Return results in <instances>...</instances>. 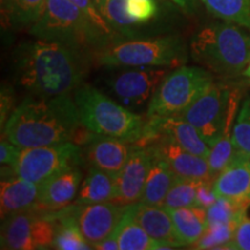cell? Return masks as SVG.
Wrapping results in <instances>:
<instances>
[{
	"label": "cell",
	"mask_w": 250,
	"mask_h": 250,
	"mask_svg": "<svg viewBox=\"0 0 250 250\" xmlns=\"http://www.w3.org/2000/svg\"><path fill=\"white\" fill-rule=\"evenodd\" d=\"M232 140L237 154L250 158V95L243 101L232 130Z\"/></svg>",
	"instance_id": "33"
},
{
	"label": "cell",
	"mask_w": 250,
	"mask_h": 250,
	"mask_svg": "<svg viewBox=\"0 0 250 250\" xmlns=\"http://www.w3.org/2000/svg\"><path fill=\"white\" fill-rule=\"evenodd\" d=\"M40 214L36 208L18 212L2 219L1 249L33 250L35 247V223Z\"/></svg>",
	"instance_id": "18"
},
{
	"label": "cell",
	"mask_w": 250,
	"mask_h": 250,
	"mask_svg": "<svg viewBox=\"0 0 250 250\" xmlns=\"http://www.w3.org/2000/svg\"><path fill=\"white\" fill-rule=\"evenodd\" d=\"M81 124L74 99L30 95L5 124V136L19 147H39L71 142Z\"/></svg>",
	"instance_id": "2"
},
{
	"label": "cell",
	"mask_w": 250,
	"mask_h": 250,
	"mask_svg": "<svg viewBox=\"0 0 250 250\" xmlns=\"http://www.w3.org/2000/svg\"><path fill=\"white\" fill-rule=\"evenodd\" d=\"M144 147H148L161 156L169 165L177 177L191 180H202L213 182L210 173L208 159L186 151L180 145L166 138L152 140Z\"/></svg>",
	"instance_id": "14"
},
{
	"label": "cell",
	"mask_w": 250,
	"mask_h": 250,
	"mask_svg": "<svg viewBox=\"0 0 250 250\" xmlns=\"http://www.w3.org/2000/svg\"><path fill=\"white\" fill-rule=\"evenodd\" d=\"M243 76L247 77L250 80V62H249L248 66H247V68L245 70V72H243Z\"/></svg>",
	"instance_id": "42"
},
{
	"label": "cell",
	"mask_w": 250,
	"mask_h": 250,
	"mask_svg": "<svg viewBox=\"0 0 250 250\" xmlns=\"http://www.w3.org/2000/svg\"><path fill=\"white\" fill-rule=\"evenodd\" d=\"M127 205L118 203L102 202L93 204H71L67 206V213L74 219L81 234L90 246L110 236L115 232L122 218L124 217Z\"/></svg>",
	"instance_id": "10"
},
{
	"label": "cell",
	"mask_w": 250,
	"mask_h": 250,
	"mask_svg": "<svg viewBox=\"0 0 250 250\" xmlns=\"http://www.w3.org/2000/svg\"><path fill=\"white\" fill-rule=\"evenodd\" d=\"M218 198L250 204V158L239 156L213 182Z\"/></svg>",
	"instance_id": "20"
},
{
	"label": "cell",
	"mask_w": 250,
	"mask_h": 250,
	"mask_svg": "<svg viewBox=\"0 0 250 250\" xmlns=\"http://www.w3.org/2000/svg\"><path fill=\"white\" fill-rule=\"evenodd\" d=\"M217 199L218 197L215 196L214 190H213V182L204 181V182L199 186L198 190H197V197H196L197 206L208 210L211 205L214 204V202L217 201Z\"/></svg>",
	"instance_id": "37"
},
{
	"label": "cell",
	"mask_w": 250,
	"mask_h": 250,
	"mask_svg": "<svg viewBox=\"0 0 250 250\" xmlns=\"http://www.w3.org/2000/svg\"><path fill=\"white\" fill-rule=\"evenodd\" d=\"M73 99L81 123L93 132L133 144L143 137L146 121L98 88L83 83L74 90Z\"/></svg>",
	"instance_id": "5"
},
{
	"label": "cell",
	"mask_w": 250,
	"mask_h": 250,
	"mask_svg": "<svg viewBox=\"0 0 250 250\" xmlns=\"http://www.w3.org/2000/svg\"><path fill=\"white\" fill-rule=\"evenodd\" d=\"M103 66H167L180 67L188 61L183 39L177 35L147 40L114 42L94 54Z\"/></svg>",
	"instance_id": "6"
},
{
	"label": "cell",
	"mask_w": 250,
	"mask_h": 250,
	"mask_svg": "<svg viewBox=\"0 0 250 250\" xmlns=\"http://www.w3.org/2000/svg\"><path fill=\"white\" fill-rule=\"evenodd\" d=\"M83 183V171L79 167L66 169L40 184V195L36 208L56 212L74 203Z\"/></svg>",
	"instance_id": "15"
},
{
	"label": "cell",
	"mask_w": 250,
	"mask_h": 250,
	"mask_svg": "<svg viewBox=\"0 0 250 250\" xmlns=\"http://www.w3.org/2000/svg\"><path fill=\"white\" fill-rule=\"evenodd\" d=\"M149 152L152 154L151 168H149L148 176L146 180L140 202L146 203V204L162 206L166 196L173 186L174 181L176 180V175L173 173L169 165L161 156H159L152 149H149Z\"/></svg>",
	"instance_id": "22"
},
{
	"label": "cell",
	"mask_w": 250,
	"mask_h": 250,
	"mask_svg": "<svg viewBox=\"0 0 250 250\" xmlns=\"http://www.w3.org/2000/svg\"><path fill=\"white\" fill-rule=\"evenodd\" d=\"M89 61V52L39 39L15 50V79L31 95H65L83 85Z\"/></svg>",
	"instance_id": "1"
},
{
	"label": "cell",
	"mask_w": 250,
	"mask_h": 250,
	"mask_svg": "<svg viewBox=\"0 0 250 250\" xmlns=\"http://www.w3.org/2000/svg\"><path fill=\"white\" fill-rule=\"evenodd\" d=\"M167 210L173 220L177 241L181 246H190L198 241L208 227L205 208L193 206Z\"/></svg>",
	"instance_id": "23"
},
{
	"label": "cell",
	"mask_w": 250,
	"mask_h": 250,
	"mask_svg": "<svg viewBox=\"0 0 250 250\" xmlns=\"http://www.w3.org/2000/svg\"><path fill=\"white\" fill-rule=\"evenodd\" d=\"M240 92L225 83L212 86L190 107L176 115L191 123L210 147L232 133L239 108Z\"/></svg>",
	"instance_id": "7"
},
{
	"label": "cell",
	"mask_w": 250,
	"mask_h": 250,
	"mask_svg": "<svg viewBox=\"0 0 250 250\" xmlns=\"http://www.w3.org/2000/svg\"><path fill=\"white\" fill-rule=\"evenodd\" d=\"M158 138L169 139L186 151L206 159L211 151V147L202 138L198 130L191 123L179 116L147 118L143 137L134 143V145L144 147Z\"/></svg>",
	"instance_id": "11"
},
{
	"label": "cell",
	"mask_w": 250,
	"mask_h": 250,
	"mask_svg": "<svg viewBox=\"0 0 250 250\" xmlns=\"http://www.w3.org/2000/svg\"><path fill=\"white\" fill-rule=\"evenodd\" d=\"M232 140V133L226 134L219 142L211 147L210 154L208 156V162L210 166V173L212 180L217 179L218 175L226 169L234 160L239 158Z\"/></svg>",
	"instance_id": "32"
},
{
	"label": "cell",
	"mask_w": 250,
	"mask_h": 250,
	"mask_svg": "<svg viewBox=\"0 0 250 250\" xmlns=\"http://www.w3.org/2000/svg\"><path fill=\"white\" fill-rule=\"evenodd\" d=\"M214 83L211 71L182 66L167 74L148 103L146 117L176 116L199 99Z\"/></svg>",
	"instance_id": "8"
},
{
	"label": "cell",
	"mask_w": 250,
	"mask_h": 250,
	"mask_svg": "<svg viewBox=\"0 0 250 250\" xmlns=\"http://www.w3.org/2000/svg\"><path fill=\"white\" fill-rule=\"evenodd\" d=\"M29 33L40 40L62 43L93 56L111 44L70 0H46L42 14L29 27Z\"/></svg>",
	"instance_id": "4"
},
{
	"label": "cell",
	"mask_w": 250,
	"mask_h": 250,
	"mask_svg": "<svg viewBox=\"0 0 250 250\" xmlns=\"http://www.w3.org/2000/svg\"><path fill=\"white\" fill-rule=\"evenodd\" d=\"M167 74L168 72L164 68H155V66L134 67L118 72L116 76L110 78L108 83L121 101L138 107L151 101Z\"/></svg>",
	"instance_id": "12"
},
{
	"label": "cell",
	"mask_w": 250,
	"mask_h": 250,
	"mask_svg": "<svg viewBox=\"0 0 250 250\" xmlns=\"http://www.w3.org/2000/svg\"><path fill=\"white\" fill-rule=\"evenodd\" d=\"M85 147L90 166L108 173L118 174L124 167L134 144L95 133L92 142Z\"/></svg>",
	"instance_id": "17"
},
{
	"label": "cell",
	"mask_w": 250,
	"mask_h": 250,
	"mask_svg": "<svg viewBox=\"0 0 250 250\" xmlns=\"http://www.w3.org/2000/svg\"><path fill=\"white\" fill-rule=\"evenodd\" d=\"M117 235L118 247L121 250H148L154 249L155 241L146 233V230L131 218L125 211L124 217L115 229Z\"/></svg>",
	"instance_id": "27"
},
{
	"label": "cell",
	"mask_w": 250,
	"mask_h": 250,
	"mask_svg": "<svg viewBox=\"0 0 250 250\" xmlns=\"http://www.w3.org/2000/svg\"><path fill=\"white\" fill-rule=\"evenodd\" d=\"M118 174H111L90 166L88 174L81 183L74 204L114 202L116 198Z\"/></svg>",
	"instance_id": "21"
},
{
	"label": "cell",
	"mask_w": 250,
	"mask_h": 250,
	"mask_svg": "<svg viewBox=\"0 0 250 250\" xmlns=\"http://www.w3.org/2000/svg\"><path fill=\"white\" fill-rule=\"evenodd\" d=\"M151 162L152 154L149 149L134 145L124 167L118 173L115 203L130 205L142 201Z\"/></svg>",
	"instance_id": "13"
},
{
	"label": "cell",
	"mask_w": 250,
	"mask_h": 250,
	"mask_svg": "<svg viewBox=\"0 0 250 250\" xmlns=\"http://www.w3.org/2000/svg\"><path fill=\"white\" fill-rule=\"evenodd\" d=\"M39 195L40 184L24 180L18 175L1 179V191H0L1 219L35 208L39 201Z\"/></svg>",
	"instance_id": "19"
},
{
	"label": "cell",
	"mask_w": 250,
	"mask_h": 250,
	"mask_svg": "<svg viewBox=\"0 0 250 250\" xmlns=\"http://www.w3.org/2000/svg\"><path fill=\"white\" fill-rule=\"evenodd\" d=\"M127 212L131 218L154 240L155 245L165 243L173 246L174 248L181 247V243L177 241L169 212L164 206L138 202L127 205Z\"/></svg>",
	"instance_id": "16"
},
{
	"label": "cell",
	"mask_w": 250,
	"mask_h": 250,
	"mask_svg": "<svg viewBox=\"0 0 250 250\" xmlns=\"http://www.w3.org/2000/svg\"><path fill=\"white\" fill-rule=\"evenodd\" d=\"M20 149L21 147L9 142L7 138H6V140L2 138L1 145H0V162H1V165H7L12 167L15 164V161L18 160Z\"/></svg>",
	"instance_id": "38"
},
{
	"label": "cell",
	"mask_w": 250,
	"mask_h": 250,
	"mask_svg": "<svg viewBox=\"0 0 250 250\" xmlns=\"http://www.w3.org/2000/svg\"><path fill=\"white\" fill-rule=\"evenodd\" d=\"M93 1L95 2L96 6H98L99 9H100V7H101V6H102L103 4H104V1H105V0H93Z\"/></svg>",
	"instance_id": "43"
},
{
	"label": "cell",
	"mask_w": 250,
	"mask_h": 250,
	"mask_svg": "<svg viewBox=\"0 0 250 250\" xmlns=\"http://www.w3.org/2000/svg\"><path fill=\"white\" fill-rule=\"evenodd\" d=\"M234 249L250 250V219L245 217L237 224L233 237Z\"/></svg>",
	"instance_id": "36"
},
{
	"label": "cell",
	"mask_w": 250,
	"mask_h": 250,
	"mask_svg": "<svg viewBox=\"0 0 250 250\" xmlns=\"http://www.w3.org/2000/svg\"><path fill=\"white\" fill-rule=\"evenodd\" d=\"M250 206L249 203L233 202L227 198H218L213 205L206 210V224L208 226L217 224H227L236 221L240 223L247 217V210Z\"/></svg>",
	"instance_id": "29"
},
{
	"label": "cell",
	"mask_w": 250,
	"mask_h": 250,
	"mask_svg": "<svg viewBox=\"0 0 250 250\" xmlns=\"http://www.w3.org/2000/svg\"><path fill=\"white\" fill-rule=\"evenodd\" d=\"M237 224L232 221L208 226L198 241L193 243V249H234L233 237Z\"/></svg>",
	"instance_id": "31"
},
{
	"label": "cell",
	"mask_w": 250,
	"mask_h": 250,
	"mask_svg": "<svg viewBox=\"0 0 250 250\" xmlns=\"http://www.w3.org/2000/svg\"><path fill=\"white\" fill-rule=\"evenodd\" d=\"M156 1H162V0H156Z\"/></svg>",
	"instance_id": "44"
},
{
	"label": "cell",
	"mask_w": 250,
	"mask_h": 250,
	"mask_svg": "<svg viewBox=\"0 0 250 250\" xmlns=\"http://www.w3.org/2000/svg\"><path fill=\"white\" fill-rule=\"evenodd\" d=\"M241 28L226 21L201 28L190 41V56L219 76L243 74L250 62V35Z\"/></svg>",
	"instance_id": "3"
},
{
	"label": "cell",
	"mask_w": 250,
	"mask_h": 250,
	"mask_svg": "<svg viewBox=\"0 0 250 250\" xmlns=\"http://www.w3.org/2000/svg\"><path fill=\"white\" fill-rule=\"evenodd\" d=\"M100 11L112 29L122 33L125 37H132V28L139 24L126 11V0H105Z\"/></svg>",
	"instance_id": "30"
},
{
	"label": "cell",
	"mask_w": 250,
	"mask_h": 250,
	"mask_svg": "<svg viewBox=\"0 0 250 250\" xmlns=\"http://www.w3.org/2000/svg\"><path fill=\"white\" fill-rule=\"evenodd\" d=\"M46 0H1L2 17L13 28L30 27L44 9Z\"/></svg>",
	"instance_id": "25"
},
{
	"label": "cell",
	"mask_w": 250,
	"mask_h": 250,
	"mask_svg": "<svg viewBox=\"0 0 250 250\" xmlns=\"http://www.w3.org/2000/svg\"><path fill=\"white\" fill-rule=\"evenodd\" d=\"M50 218L57 221V229L52 248L59 250H89L93 247L81 234L74 219L67 213L66 208L48 213Z\"/></svg>",
	"instance_id": "24"
},
{
	"label": "cell",
	"mask_w": 250,
	"mask_h": 250,
	"mask_svg": "<svg viewBox=\"0 0 250 250\" xmlns=\"http://www.w3.org/2000/svg\"><path fill=\"white\" fill-rule=\"evenodd\" d=\"M12 105H13V94L8 88L1 89V129L4 127L5 121L7 120L9 110H11Z\"/></svg>",
	"instance_id": "39"
},
{
	"label": "cell",
	"mask_w": 250,
	"mask_h": 250,
	"mask_svg": "<svg viewBox=\"0 0 250 250\" xmlns=\"http://www.w3.org/2000/svg\"><path fill=\"white\" fill-rule=\"evenodd\" d=\"M94 249H99V250H115V249H120L118 247V240H117V235L116 233H112L110 236H108L107 239L103 240L102 242H100L94 247Z\"/></svg>",
	"instance_id": "40"
},
{
	"label": "cell",
	"mask_w": 250,
	"mask_h": 250,
	"mask_svg": "<svg viewBox=\"0 0 250 250\" xmlns=\"http://www.w3.org/2000/svg\"><path fill=\"white\" fill-rule=\"evenodd\" d=\"M204 182L202 180H191L177 177L168 191L164 202L166 208H182L197 206V190Z\"/></svg>",
	"instance_id": "28"
},
{
	"label": "cell",
	"mask_w": 250,
	"mask_h": 250,
	"mask_svg": "<svg viewBox=\"0 0 250 250\" xmlns=\"http://www.w3.org/2000/svg\"><path fill=\"white\" fill-rule=\"evenodd\" d=\"M171 1L188 14L193 13L196 9V0H171Z\"/></svg>",
	"instance_id": "41"
},
{
	"label": "cell",
	"mask_w": 250,
	"mask_h": 250,
	"mask_svg": "<svg viewBox=\"0 0 250 250\" xmlns=\"http://www.w3.org/2000/svg\"><path fill=\"white\" fill-rule=\"evenodd\" d=\"M74 5H77L83 14L86 15L87 19L90 21V23L98 29L103 36L107 39L110 43L116 42L117 33L112 29L105 18L103 17L101 11L93 0H70Z\"/></svg>",
	"instance_id": "34"
},
{
	"label": "cell",
	"mask_w": 250,
	"mask_h": 250,
	"mask_svg": "<svg viewBox=\"0 0 250 250\" xmlns=\"http://www.w3.org/2000/svg\"><path fill=\"white\" fill-rule=\"evenodd\" d=\"M83 162L85 159L80 146L66 142L39 147H21L12 168L18 176L41 184L62 171L80 167Z\"/></svg>",
	"instance_id": "9"
},
{
	"label": "cell",
	"mask_w": 250,
	"mask_h": 250,
	"mask_svg": "<svg viewBox=\"0 0 250 250\" xmlns=\"http://www.w3.org/2000/svg\"><path fill=\"white\" fill-rule=\"evenodd\" d=\"M126 11L139 23L151 21L158 15L156 0H126Z\"/></svg>",
	"instance_id": "35"
},
{
	"label": "cell",
	"mask_w": 250,
	"mask_h": 250,
	"mask_svg": "<svg viewBox=\"0 0 250 250\" xmlns=\"http://www.w3.org/2000/svg\"><path fill=\"white\" fill-rule=\"evenodd\" d=\"M212 15L250 30V0H202Z\"/></svg>",
	"instance_id": "26"
}]
</instances>
